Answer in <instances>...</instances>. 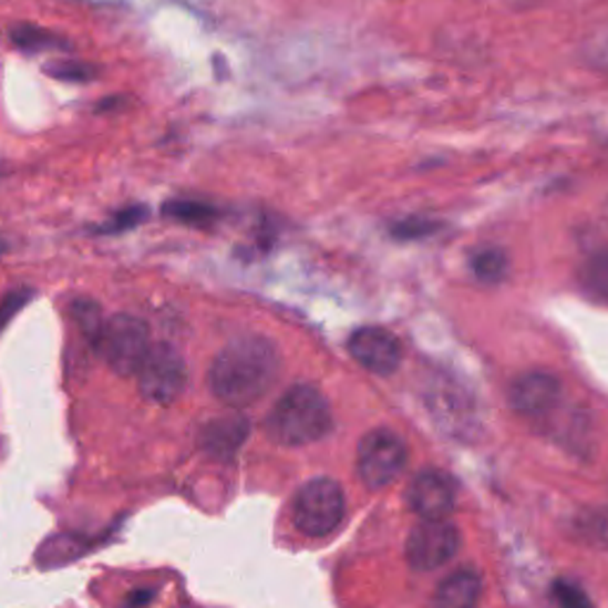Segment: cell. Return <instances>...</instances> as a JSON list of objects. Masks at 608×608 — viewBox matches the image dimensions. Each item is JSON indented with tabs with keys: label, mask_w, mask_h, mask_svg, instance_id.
<instances>
[{
	"label": "cell",
	"mask_w": 608,
	"mask_h": 608,
	"mask_svg": "<svg viewBox=\"0 0 608 608\" xmlns=\"http://www.w3.org/2000/svg\"><path fill=\"white\" fill-rule=\"evenodd\" d=\"M31 298H34V290H29V288L8 292L6 300L0 302V328H3L14 315H18L22 307H27L31 302Z\"/></svg>",
	"instance_id": "d4e9b609"
},
{
	"label": "cell",
	"mask_w": 608,
	"mask_h": 608,
	"mask_svg": "<svg viewBox=\"0 0 608 608\" xmlns=\"http://www.w3.org/2000/svg\"><path fill=\"white\" fill-rule=\"evenodd\" d=\"M72 315L76 319L79 331L95 344L97 338H101V333H103V326H105L101 319V307L91 300H76L72 305Z\"/></svg>",
	"instance_id": "44dd1931"
},
{
	"label": "cell",
	"mask_w": 608,
	"mask_h": 608,
	"mask_svg": "<svg viewBox=\"0 0 608 608\" xmlns=\"http://www.w3.org/2000/svg\"><path fill=\"white\" fill-rule=\"evenodd\" d=\"M583 290L599 302H608V250L591 253L580 267Z\"/></svg>",
	"instance_id": "9a60e30c"
},
{
	"label": "cell",
	"mask_w": 608,
	"mask_h": 608,
	"mask_svg": "<svg viewBox=\"0 0 608 608\" xmlns=\"http://www.w3.org/2000/svg\"><path fill=\"white\" fill-rule=\"evenodd\" d=\"M250 437V421L240 414H224L207 421L200 429V447L212 458H234V454Z\"/></svg>",
	"instance_id": "7c38bea8"
},
{
	"label": "cell",
	"mask_w": 608,
	"mask_h": 608,
	"mask_svg": "<svg viewBox=\"0 0 608 608\" xmlns=\"http://www.w3.org/2000/svg\"><path fill=\"white\" fill-rule=\"evenodd\" d=\"M462 547V535L447 521H423L406 539V561L419 573L450 564Z\"/></svg>",
	"instance_id": "52a82bcc"
},
{
	"label": "cell",
	"mask_w": 608,
	"mask_h": 608,
	"mask_svg": "<svg viewBox=\"0 0 608 608\" xmlns=\"http://www.w3.org/2000/svg\"><path fill=\"white\" fill-rule=\"evenodd\" d=\"M81 554H84V542H81L79 537H74V535H55L39 549L37 561L48 568V566L68 564Z\"/></svg>",
	"instance_id": "ac0fdd59"
},
{
	"label": "cell",
	"mask_w": 608,
	"mask_h": 608,
	"mask_svg": "<svg viewBox=\"0 0 608 608\" xmlns=\"http://www.w3.org/2000/svg\"><path fill=\"white\" fill-rule=\"evenodd\" d=\"M151 599H153L151 589H138V591H134V595H128L126 608H141L143 604H147Z\"/></svg>",
	"instance_id": "4316f807"
},
{
	"label": "cell",
	"mask_w": 608,
	"mask_h": 608,
	"mask_svg": "<svg viewBox=\"0 0 608 608\" xmlns=\"http://www.w3.org/2000/svg\"><path fill=\"white\" fill-rule=\"evenodd\" d=\"M471 271L475 278H481V281H485V284H499L506 278L508 259L497 248H485V250H478L473 255Z\"/></svg>",
	"instance_id": "d6986e66"
},
{
	"label": "cell",
	"mask_w": 608,
	"mask_h": 608,
	"mask_svg": "<svg viewBox=\"0 0 608 608\" xmlns=\"http://www.w3.org/2000/svg\"><path fill=\"white\" fill-rule=\"evenodd\" d=\"M45 74L64 81V84H86V81H93L97 76V68L81 60H58L45 64Z\"/></svg>",
	"instance_id": "ffe728a7"
},
{
	"label": "cell",
	"mask_w": 608,
	"mask_h": 608,
	"mask_svg": "<svg viewBox=\"0 0 608 608\" xmlns=\"http://www.w3.org/2000/svg\"><path fill=\"white\" fill-rule=\"evenodd\" d=\"M587 55L591 64H597L599 70H608V31H599V34L589 41Z\"/></svg>",
	"instance_id": "484cf974"
},
{
	"label": "cell",
	"mask_w": 608,
	"mask_h": 608,
	"mask_svg": "<svg viewBox=\"0 0 608 608\" xmlns=\"http://www.w3.org/2000/svg\"><path fill=\"white\" fill-rule=\"evenodd\" d=\"M333 429L328 400L315 385H292L281 394L267 416V433L284 447H302Z\"/></svg>",
	"instance_id": "7a4b0ae2"
},
{
	"label": "cell",
	"mask_w": 608,
	"mask_h": 608,
	"mask_svg": "<svg viewBox=\"0 0 608 608\" xmlns=\"http://www.w3.org/2000/svg\"><path fill=\"white\" fill-rule=\"evenodd\" d=\"M147 217V209L141 207V205H134V207H126L122 212H117L105 226L97 228L101 234H120V231H126V228H134L138 224H143Z\"/></svg>",
	"instance_id": "603a6c76"
},
{
	"label": "cell",
	"mask_w": 608,
	"mask_h": 608,
	"mask_svg": "<svg viewBox=\"0 0 608 608\" xmlns=\"http://www.w3.org/2000/svg\"><path fill=\"white\" fill-rule=\"evenodd\" d=\"M406 499L423 521H445L454 508L456 492L450 475L437 468H425L414 475Z\"/></svg>",
	"instance_id": "8fae6325"
},
{
	"label": "cell",
	"mask_w": 608,
	"mask_h": 608,
	"mask_svg": "<svg viewBox=\"0 0 608 608\" xmlns=\"http://www.w3.org/2000/svg\"><path fill=\"white\" fill-rule=\"evenodd\" d=\"M138 390L151 404L169 406L188 385V367L184 357L167 342L151 344L138 369Z\"/></svg>",
	"instance_id": "5b68a950"
},
{
	"label": "cell",
	"mask_w": 608,
	"mask_h": 608,
	"mask_svg": "<svg viewBox=\"0 0 608 608\" xmlns=\"http://www.w3.org/2000/svg\"><path fill=\"white\" fill-rule=\"evenodd\" d=\"M425 404H429L435 421L452 435H471L478 425L471 394L450 378H437L431 383Z\"/></svg>",
	"instance_id": "ba28073f"
},
{
	"label": "cell",
	"mask_w": 608,
	"mask_h": 608,
	"mask_svg": "<svg viewBox=\"0 0 608 608\" xmlns=\"http://www.w3.org/2000/svg\"><path fill=\"white\" fill-rule=\"evenodd\" d=\"M552 595L558 608H591V601L587 599L583 587L573 585L568 580H556Z\"/></svg>",
	"instance_id": "7402d4cb"
},
{
	"label": "cell",
	"mask_w": 608,
	"mask_h": 608,
	"mask_svg": "<svg viewBox=\"0 0 608 608\" xmlns=\"http://www.w3.org/2000/svg\"><path fill=\"white\" fill-rule=\"evenodd\" d=\"M281 373V352L265 336H243L215 357L207 383L215 398L234 409L250 406L274 388Z\"/></svg>",
	"instance_id": "6da1fadb"
},
{
	"label": "cell",
	"mask_w": 608,
	"mask_h": 608,
	"mask_svg": "<svg viewBox=\"0 0 608 608\" xmlns=\"http://www.w3.org/2000/svg\"><path fill=\"white\" fill-rule=\"evenodd\" d=\"M348 350L359 367L375 375H390L402 364V344L385 328L364 326L350 336Z\"/></svg>",
	"instance_id": "9c48e42d"
},
{
	"label": "cell",
	"mask_w": 608,
	"mask_h": 608,
	"mask_svg": "<svg viewBox=\"0 0 608 608\" xmlns=\"http://www.w3.org/2000/svg\"><path fill=\"white\" fill-rule=\"evenodd\" d=\"M162 215L188 226H207L217 219V209L200 200H167L162 207Z\"/></svg>",
	"instance_id": "2e32d148"
},
{
	"label": "cell",
	"mask_w": 608,
	"mask_h": 608,
	"mask_svg": "<svg viewBox=\"0 0 608 608\" xmlns=\"http://www.w3.org/2000/svg\"><path fill=\"white\" fill-rule=\"evenodd\" d=\"M437 228V224H433L431 219H419V217H409L402 219L392 226V236L400 240H416V238H425L431 236Z\"/></svg>",
	"instance_id": "cb8c5ba5"
},
{
	"label": "cell",
	"mask_w": 608,
	"mask_h": 608,
	"mask_svg": "<svg viewBox=\"0 0 608 608\" xmlns=\"http://www.w3.org/2000/svg\"><path fill=\"white\" fill-rule=\"evenodd\" d=\"M6 248H8V245H6V240H3V238H0V253H6Z\"/></svg>",
	"instance_id": "f1b7e54d"
},
{
	"label": "cell",
	"mask_w": 608,
	"mask_h": 608,
	"mask_svg": "<svg viewBox=\"0 0 608 608\" xmlns=\"http://www.w3.org/2000/svg\"><path fill=\"white\" fill-rule=\"evenodd\" d=\"M409 458L406 442L388 429L367 433L357 450V471L367 487L381 490L402 475Z\"/></svg>",
	"instance_id": "8992f818"
},
{
	"label": "cell",
	"mask_w": 608,
	"mask_h": 608,
	"mask_svg": "<svg viewBox=\"0 0 608 608\" xmlns=\"http://www.w3.org/2000/svg\"><path fill=\"white\" fill-rule=\"evenodd\" d=\"M6 172H8V167H6V162H3V159H0V178H3V176H6Z\"/></svg>",
	"instance_id": "83f0119b"
},
{
	"label": "cell",
	"mask_w": 608,
	"mask_h": 608,
	"mask_svg": "<svg viewBox=\"0 0 608 608\" xmlns=\"http://www.w3.org/2000/svg\"><path fill=\"white\" fill-rule=\"evenodd\" d=\"M575 533L589 547L608 549V506L589 508L575 521Z\"/></svg>",
	"instance_id": "e0dca14e"
},
{
	"label": "cell",
	"mask_w": 608,
	"mask_h": 608,
	"mask_svg": "<svg viewBox=\"0 0 608 608\" xmlns=\"http://www.w3.org/2000/svg\"><path fill=\"white\" fill-rule=\"evenodd\" d=\"M10 41L24 53H48V51H70L72 43L55 34V31L37 24H14L10 27Z\"/></svg>",
	"instance_id": "5bb4252c"
},
{
	"label": "cell",
	"mask_w": 608,
	"mask_h": 608,
	"mask_svg": "<svg viewBox=\"0 0 608 608\" xmlns=\"http://www.w3.org/2000/svg\"><path fill=\"white\" fill-rule=\"evenodd\" d=\"M344 492L331 478H315L300 487L292 502V523L307 537H326L344 521Z\"/></svg>",
	"instance_id": "3957f363"
},
{
	"label": "cell",
	"mask_w": 608,
	"mask_h": 608,
	"mask_svg": "<svg viewBox=\"0 0 608 608\" xmlns=\"http://www.w3.org/2000/svg\"><path fill=\"white\" fill-rule=\"evenodd\" d=\"M483 595V578L473 568H462L435 589L433 608H475Z\"/></svg>",
	"instance_id": "4fadbf2b"
},
{
	"label": "cell",
	"mask_w": 608,
	"mask_h": 608,
	"mask_svg": "<svg viewBox=\"0 0 608 608\" xmlns=\"http://www.w3.org/2000/svg\"><path fill=\"white\" fill-rule=\"evenodd\" d=\"M558 400H561V381L547 371L523 373L508 388V402L514 412L528 419L549 414Z\"/></svg>",
	"instance_id": "30bf717a"
},
{
	"label": "cell",
	"mask_w": 608,
	"mask_h": 608,
	"mask_svg": "<svg viewBox=\"0 0 608 608\" xmlns=\"http://www.w3.org/2000/svg\"><path fill=\"white\" fill-rule=\"evenodd\" d=\"M105 364L117 375H136L143 359L151 350V331L147 323L134 315H114L95 342Z\"/></svg>",
	"instance_id": "277c9868"
}]
</instances>
